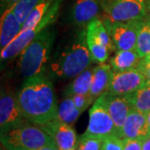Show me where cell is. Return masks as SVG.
I'll return each mask as SVG.
<instances>
[{"label":"cell","mask_w":150,"mask_h":150,"mask_svg":"<svg viewBox=\"0 0 150 150\" xmlns=\"http://www.w3.org/2000/svg\"><path fill=\"white\" fill-rule=\"evenodd\" d=\"M17 100L22 115L33 124L43 126L57 118L59 105L54 84L46 75L25 79Z\"/></svg>","instance_id":"1"},{"label":"cell","mask_w":150,"mask_h":150,"mask_svg":"<svg viewBox=\"0 0 150 150\" xmlns=\"http://www.w3.org/2000/svg\"><path fill=\"white\" fill-rule=\"evenodd\" d=\"M91 54L87 44V29L77 33L50 59L49 76L59 79L76 78L91 64Z\"/></svg>","instance_id":"2"},{"label":"cell","mask_w":150,"mask_h":150,"mask_svg":"<svg viewBox=\"0 0 150 150\" xmlns=\"http://www.w3.org/2000/svg\"><path fill=\"white\" fill-rule=\"evenodd\" d=\"M55 36L56 33L53 28H46L20 54L19 69L24 79L42 75L47 70Z\"/></svg>","instance_id":"3"},{"label":"cell","mask_w":150,"mask_h":150,"mask_svg":"<svg viewBox=\"0 0 150 150\" xmlns=\"http://www.w3.org/2000/svg\"><path fill=\"white\" fill-rule=\"evenodd\" d=\"M41 127L28 123L1 135V144L8 150H33L54 143Z\"/></svg>","instance_id":"4"},{"label":"cell","mask_w":150,"mask_h":150,"mask_svg":"<svg viewBox=\"0 0 150 150\" xmlns=\"http://www.w3.org/2000/svg\"><path fill=\"white\" fill-rule=\"evenodd\" d=\"M105 19L111 23L143 20L147 13V0H103Z\"/></svg>","instance_id":"5"},{"label":"cell","mask_w":150,"mask_h":150,"mask_svg":"<svg viewBox=\"0 0 150 150\" xmlns=\"http://www.w3.org/2000/svg\"><path fill=\"white\" fill-rule=\"evenodd\" d=\"M84 134L103 140L117 135V129L108 110L103 93L97 98L89 110L88 124Z\"/></svg>","instance_id":"6"},{"label":"cell","mask_w":150,"mask_h":150,"mask_svg":"<svg viewBox=\"0 0 150 150\" xmlns=\"http://www.w3.org/2000/svg\"><path fill=\"white\" fill-rule=\"evenodd\" d=\"M144 20V19H143ZM143 20L126 23H111L103 20L117 50H135L138 34Z\"/></svg>","instance_id":"7"},{"label":"cell","mask_w":150,"mask_h":150,"mask_svg":"<svg viewBox=\"0 0 150 150\" xmlns=\"http://www.w3.org/2000/svg\"><path fill=\"white\" fill-rule=\"evenodd\" d=\"M147 84L146 79L138 68L114 73L107 92L112 95L126 96Z\"/></svg>","instance_id":"8"},{"label":"cell","mask_w":150,"mask_h":150,"mask_svg":"<svg viewBox=\"0 0 150 150\" xmlns=\"http://www.w3.org/2000/svg\"><path fill=\"white\" fill-rule=\"evenodd\" d=\"M29 123L23 118L18 103L17 97L13 93L1 91L0 98V132L1 135L9 130Z\"/></svg>","instance_id":"9"},{"label":"cell","mask_w":150,"mask_h":150,"mask_svg":"<svg viewBox=\"0 0 150 150\" xmlns=\"http://www.w3.org/2000/svg\"><path fill=\"white\" fill-rule=\"evenodd\" d=\"M39 127L54 139L59 150H71L76 148L78 139L72 125L63 123L56 118Z\"/></svg>","instance_id":"10"},{"label":"cell","mask_w":150,"mask_h":150,"mask_svg":"<svg viewBox=\"0 0 150 150\" xmlns=\"http://www.w3.org/2000/svg\"><path fill=\"white\" fill-rule=\"evenodd\" d=\"M150 132L146 114L132 109L118 135L123 139L143 140L149 137Z\"/></svg>","instance_id":"11"},{"label":"cell","mask_w":150,"mask_h":150,"mask_svg":"<svg viewBox=\"0 0 150 150\" xmlns=\"http://www.w3.org/2000/svg\"><path fill=\"white\" fill-rule=\"evenodd\" d=\"M99 12L98 0H75L72 6L70 19L78 27H86L97 18Z\"/></svg>","instance_id":"12"},{"label":"cell","mask_w":150,"mask_h":150,"mask_svg":"<svg viewBox=\"0 0 150 150\" xmlns=\"http://www.w3.org/2000/svg\"><path fill=\"white\" fill-rule=\"evenodd\" d=\"M103 96L105 98L108 110L115 124L117 129V136L118 137L123 124L133 108L124 96L112 95L108 92L103 93Z\"/></svg>","instance_id":"13"},{"label":"cell","mask_w":150,"mask_h":150,"mask_svg":"<svg viewBox=\"0 0 150 150\" xmlns=\"http://www.w3.org/2000/svg\"><path fill=\"white\" fill-rule=\"evenodd\" d=\"M23 23L18 19L12 8L4 12L1 18V31H0V49L8 46L22 31Z\"/></svg>","instance_id":"14"},{"label":"cell","mask_w":150,"mask_h":150,"mask_svg":"<svg viewBox=\"0 0 150 150\" xmlns=\"http://www.w3.org/2000/svg\"><path fill=\"white\" fill-rule=\"evenodd\" d=\"M112 74L113 71L111 65L101 64L94 68L93 83L89 93L94 101L103 93L107 92Z\"/></svg>","instance_id":"15"},{"label":"cell","mask_w":150,"mask_h":150,"mask_svg":"<svg viewBox=\"0 0 150 150\" xmlns=\"http://www.w3.org/2000/svg\"><path fill=\"white\" fill-rule=\"evenodd\" d=\"M141 58L135 50H118L111 59V68L114 73L124 72L136 69L139 64Z\"/></svg>","instance_id":"16"},{"label":"cell","mask_w":150,"mask_h":150,"mask_svg":"<svg viewBox=\"0 0 150 150\" xmlns=\"http://www.w3.org/2000/svg\"><path fill=\"white\" fill-rule=\"evenodd\" d=\"M94 68H88L74 78V81L65 88V97L75 94H89L91 89Z\"/></svg>","instance_id":"17"},{"label":"cell","mask_w":150,"mask_h":150,"mask_svg":"<svg viewBox=\"0 0 150 150\" xmlns=\"http://www.w3.org/2000/svg\"><path fill=\"white\" fill-rule=\"evenodd\" d=\"M87 34H89L98 41L103 45L106 46L109 50L114 49V45L103 20L99 18H95L87 26Z\"/></svg>","instance_id":"18"},{"label":"cell","mask_w":150,"mask_h":150,"mask_svg":"<svg viewBox=\"0 0 150 150\" xmlns=\"http://www.w3.org/2000/svg\"><path fill=\"white\" fill-rule=\"evenodd\" d=\"M124 97L135 110L145 114L150 112V84H146L139 90Z\"/></svg>","instance_id":"19"},{"label":"cell","mask_w":150,"mask_h":150,"mask_svg":"<svg viewBox=\"0 0 150 150\" xmlns=\"http://www.w3.org/2000/svg\"><path fill=\"white\" fill-rule=\"evenodd\" d=\"M81 111L76 107L71 97H66L59 104L57 118L63 123L73 125L80 116Z\"/></svg>","instance_id":"20"},{"label":"cell","mask_w":150,"mask_h":150,"mask_svg":"<svg viewBox=\"0 0 150 150\" xmlns=\"http://www.w3.org/2000/svg\"><path fill=\"white\" fill-rule=\"evenodd\" d=\"M54 0H44L41 4L37 5L33 9L25 22L23 24L21 32H24L29 29H33L37 26L38 24L43 19V16L46 14L47 11L53 4Z\"/></svg>","instance_id":"21"},{"label":"cell","mask_w":150,"mask_h":150,"mask_svg":"<svg viewBox=\"0 0 150 150\" xmlns=\"http://www.w3.org/2000/svg\"><path fill=\"white\" fill-rule=\"evenodd\" d=\"M136 51L141 59L145 58L148 54H150V23L149 21L143 20L140 26Z\"/></svg>","instance_id":"22"},{"label":"cell","mask_w":150,"mask_h":150,"mask_svg":"<svg viewBox=\"0 0 150 150\" xmlns=\"http://www.w3.org/2000/svg\"><path fill=\"white\" fill-rule=\"evenodd\" d=\"M87 44L93 59L100 64H104L108 57L109 49L89 34H87Z\"/></svg>","instance_id":"23"},{"label":"cell","mask_w":150,"mask_h":150,"mask_svg":"<svg viewBox=\"0 0 150 150\" xmlns=\"http://www.w3.org/2000/svg\"><path fill=\"white\" fill-rule=\"evenodd\" d=\"M43 1L44 0H19L12 8V10L20 23L23 24L30 12Z\"/></svg>","instance_id":"24"},{"label":"cell","mask_w":150,"mask_h":150,"mask_svg":"<svg viewBox=\"0 0 150 150\" xmlns=\"http://www.w3.org/2000/svg\"><path fill=\"white\" fill-rule=\"evenodd\" d=\"M103 140L86 134L81 135L77 142L78 150H101Z\"/></svg>","instance_id":"25"},{"label":"cell","mask_w":150,"mask_h":150,"mask_svg":"<svg viewBox=\"0 0 150 150\" xmlns=\"http://www.w3.org/2000/svg\"><path fill=\"white\" fill-rule=\"evenodd\" d=\"M123 149L124 139L117 135H112L103 139L101 150H123Z\"/></svg>","instance_id":"26"},{"label":"cell","mask_w":150,"mask_h":150,"mask_svg":"<svg viewBox=\"0 0 150 150\" xmlns=\"http://www.w3.org/2000/svg\"><path fill=\"white\" fill-rule=\"evenodd\" d=\"M73 101L75 103L76 107L78 108L81 112H83L86 110L88 106L91 104L94 100L92 98L90 94H75L71 97Z\"/></svg>","instance_id":"27"},{"label":"cell","mask_w":150,"mask_h":150,"mask_svg":"<svg viewBox=\"0 0 150 150\" xmlns=\"http://www.w3.org/2000/svg\"><path fill=\"white\" fill-rule=\"evenodd\" d=\"M137 68L142 72V74L145 77L147 84H150V63L147 62L144 59H142Z\"/></svg>","instance_id":"28"},{"label":"cell","mask_w":150,"mask_h":150,"mask_svg":"<svg viewBox=\"0 0 150 150\" xmlns=\"http://www.w3.org/2000/svg\"><path fill=\"white\" fill-rule=\"evenodd\" d=\"M123 150H142V140L124 139Z\"/></svg>","instance_id":"29"},{"label":"cell","mask_w":150,"mask_h":150,"mask_svg":"<svg viewBox=\"0 0 150 150\" xmlns=\"http://www.w3.org/2000/svg\"><path fill=\"white\" fill-rule=\"evenodd\" d=\"M18 1L19 0H4L2 2V11L4 12L7 9L12 8Z\"/></svg>","instance_id":"30"},{"label":"cell","mask_w":150,"mask_h":150,"mask_svg":"<svg viewBox=\"0 0 150 150\" xmlns=\"http://www.w3.org/2000/svg\"><path fill=\"white\" fill-rule=\"evenodd\" d=\"M33 150H59V147L57 144L54 142V143H52L50 144L46 145V146H43L42 148H39L38 149H33Z\"/></svg>","instance_id":"31"},{"label":"cell","mask_w":150,"mask_h":150,"mask_svg":"<svg viewBox=\"0 0 150 150\" xmlns=\"http://www.w3.org/2000/svg\"><path fill=\"white\" fill-rule=\"evenodd\" d=\"M142 150H150V136L142 141Z\"/></svg>","instance_id":"32"},{"label":"cell","mask_w":150,"mask_h":150,"mask_svg":"<svg viewBox=\"0 0 150 150\" xmlns=\"http://www.w3.org/2000/svg\"><path fill=\"white\" fill-rule=\"evenodd\" d=\"M146 118H147V122H148V124H149V128L150 132V112L146 113Z\"/></svg>","instance_id":"33"},{"label":"cell","mask_w":150,"mask_h":150,"mask_svg":"<svg viewBox=\"0 0 150 150\" xmlns=\"http://www.w3.org/2000/svg\"><path fill=\"white\" fill-rule=\"evenodd\" d=\"M144 60H146L147 62H149V63H150V54H148L145 58H144Z\"/></svg>","instance_id":"34"},{"label":"cell","mask_w":150,"mask_h":150,"mask_svg":"<svg viewBox=\"0 0 150 150\" xmlns=\"http://www.w3.org/2000/svg\"><path fill=\"white\" fill-rule=\"evenodd\" d=\"M1 150H8V149H7L6 148H4V147L3 145H2V146H1Z\"/></svg>","instance_id":"35"},{"label":"cell","mask_w":150,"mask_h":150,"mask_svg":"<svg viewBox=\"0 0 150 150\" xmlns=\"http://www.w3.org/2000/svg\"><path fill=\"white\" fill-rule=\"evenodd\" d=\"M149 10H150V6H149ZM149 23H150V18H149Z\"/></svg>","instance_id":"36"},{"label":"cell","mask_w":150,"mask_h":150,"mask_svg":"<svg viewBox=\"0 0 150 150\" xmlns=\"http://www.w3.org/2000/svg\"><path fill=\"white\" fill-rule=\"evenodd\" d=\"M71 150H78V149H71Z\"/></svg>","instance_id":"37"}]
</instances>
